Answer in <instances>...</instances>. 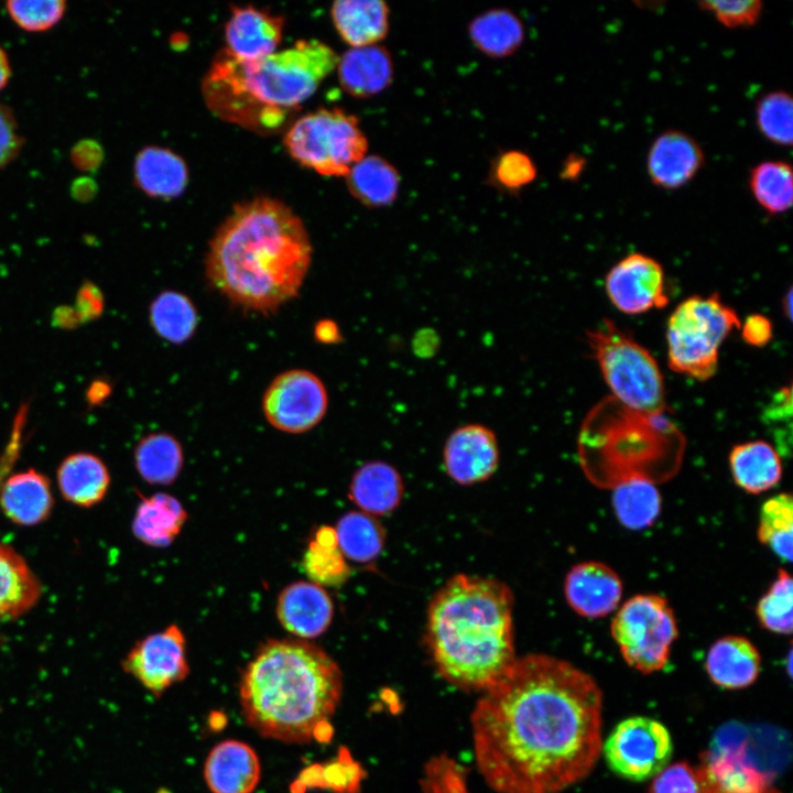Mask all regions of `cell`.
Returning <instances> with one entry per match:
<instances>
[{"label":"cell","mask_w":793,"mask_h":793,"mask_svg":"<svg viewBox=\"0 0 793 793\" xmlns=\"http://www.w3.org/2000/svg\"><path fill=\"white\" fill-rule=\"evenodd\" d=\"M22 419H17L15 422V430L12 433L11 441L9 443L8 448L6 449L1 461H0V475L8 472L12 464L14 463L17 458V453L19 450V444L21 441V432H22Z\"/></svg>","instance_id":"cell-54"},{"label":"cell","mask_w":793,"mask_h":793,"mask_svg":"<svg viewBox=\"0 0 793 793\" xmlns=\"http://www.w3.org/2000/svg\"><path fill=\"white\" fill-rule=\"evenodd\" d=\"M104 309V297L101 292L93 283H85L76 298L74 308H62L61 316L55 319L65 327H72L79 323L96 318Z\"/></svg>","instance_id":"cell-47"},{"label":"cell","mask_w":793,"mask_h":793,"mask_svg":"<svg viewBox=\"0 0 793 793\" xmlns=\"http://www.w3.org/2000/svg\"><path fill=\"white\" fill-rule=\"evenodd\" d=\"M339 56L318 40L256 61L221 52L203 82L208 107L219 117L256 131L279 128L336 68Z\"/></svg>","instance_id":"cell-5"},{"label":"cell","mask_w":793,"mask_h":793,"mask_svg":"<svg viewBox=\"0 0 793 793\" xmlns=\"http://www.w3.org/2000/svg\"><path fill=\"white\" fill-rule=\"evenodd\" d=\"M499 459L496 433L480 423L456 427L443 448V464L447 475L464 486L488 480L496 472Z\"/></svg>","instance_id":"cell-16"},{"label":"cell","mask_w":793,"mask_h":793,"mask_svg":"<svg viewBox=\"0 0 793 793\" xmlns=\"http://www.w3.org/2000/svg\"><path fill=\"white\" fill-rule=\"evenodd\" d=\"M605 289L615 307L629 315L662 308L669 303L662 265L639 252L628 254L609 270Z\"/></svg>","instance_id":"cell-15"},{"label":"cell","mask_w":793,"mask_h":793,"mask_svg":"<svg viewBox=\"0 0 793 793\" xmlns=\"http://www.w3.org/2000/svg\"><path fill=\"white\" fill-rule=\"evenodd\" d=\"M339 550L345 558L369 563L382 551L384 531L370 514L362 511L345 513L335 528Z\"/></svg>","instance_id":"cell-38"},{"label":"cell","mask_w":793,"mask_h":793,"mask_svg":"<svg viewBox=\"0 0 793 793\" xmlns=\"http://www.w3.org/2000/svg\"><path fill=\"white\" fill-rule=\"evenodd\" d=\"M683 444L680 431L665 413L640 412L609 397L584 420L578 452L584 467L597 460L607 463L624 472V481L648 479L642 467L660 458H678Z\"/></svg>","instance_id":"cell-6"},{"label":"cell","mask_w":793,"mask_h":793,"mask_svg":"<svg viewBox=\"0 0 793 793\" xmlns=\"http://www.w3.org/2000/svg\"><path fill=\"white\" fill-rule=\"evenodd\" d=\"M328 409V393L324 382L306 369H290L279 373L262 398L265 420L275 430L302 434L322 422Z\"/></svg>","instance_id":"cell-13"},{"label":"cell","mask_w":793,"mask_h":793,"mask_svg":"<svg viewBox=\"0 0 793 793\" xmlns=\"http://www.w3.org/2000/svg\"><path fill=\"white\" fill-rule=\"evenodd\" d=\"M11 20L28 32H43L56 25L65 14L64 0H11L6 3Z\"/></svg>","instance_id":"cell-42"},{"label":"cell","mask_w":793,"mask_h":793,"mask_svg":"<svg viewBox=\"0 0 793 793\" xmlns=\"http://www.w3.org/2000/svg\"><path fill=\"white\" fill-rule=\"evenodd\" d=\"M619 523L629 530H644L658 520L662 499L651 480L632 478L618 484L611 499Z\"/></svg>","instance_id":"cell-36"},{"label":"cell","mask_w":793,"mask_h":793,"mask_svg":"<svg viewBox=\"0 0 793 793\" xmlns=\"http://www.w3.org/2000/svg\"><path fill=\"white\" fill-rule=\"evenodd\" d=\"M468 34L478 51L493 58H502L521 46L524 28L510 10L491 9L471 20Z\"/></svg>","instance_id":"cell-34"},{"label":"cell","mask_w":793,"mask_h":793,"mask_svg":"<svg viewBox=\"0 0 793 793\" xmlns=\"http://www.w3.org/2000/svg\"><path fill=\"white\" fill-rule=\"evenodd\" d=\"M513 594L495 578L458 574L433 596L425 643L443 678L466 691L484 692L517 659Z\"/></svg>","instance_id":"cell-4"},{"label":"cell","mask_w":793,"mask_h":793,"mask_svg":"<svg viewBox=\"0 0 793 793\" xmlns=\"http://www.w3.org/2000/svg\"><path fill=\"white\" fill-rule=\"evenodd\" d=\"M57 481L66 500L90 507L105 497L110 475L99 457L89 453H76L62 461L57 470Z\"/></svg>","instance_id":"cell-30"},{"label":"cell","mask_w":793,"mask_h":793,"mask_svg":"<svg viewBox=\"0 0 793 793\" xmlns=\"http://www.w3.org/2000/svg\"><path fill=\"white\" fill-rule=\"evenodd\" d=\"M793 499L780 492L762 504L759 513L758 540L782 562L790 563L793 546Z\"/></svg>","instance_id":"cell-39"},{"label":"cell","mask_w":793,"mask_h":793,"mask_svg":"<svg viewBox=\"0 0 793 793\" xmlns=\"http://www.w3.org/2000/svg\"><path fill=\"white\" fill-rule=\"evenodd\" d=\"M793 580L785 569H779L768 590L756 606L759 624L776 634H791L793 627Z\"/></svg>","instance_id":"cell-41"},{"label":"cell","mask_w":793,"mask_h":793,"mask_svg":"<svg viewBox=\"0 0 793 793\" xmlns=\"http://www.w3.org/2000/svg\"><path fill=\"white\" fill-rule=\"evenodd\" d=\"M133 177L144 194L157 198H174L185 191L188 170L185 161L173 151L149 145L135 156Z\"/></svg>","instance_id":"cell-27"},{"label":"cell","mask_w":793,"mask_h":793,"mask_svg":"<svg viewBox=\"0 0 793 793\" xmlns=\"http://www.w3.org/2000/svg\"><path fill=\"white\" fill-rule=\"evenodd\" d=\"M186 647L184 632L172 623L138 641L124 656L122 667L153 696L160 697L187 677Z\"/></svg>","instance_id":"cell-14"},{"label":"cell","mask_w":793,"mask_h":793,"mask_svg":"<svg viewBox=\"0 0 793 793\" xmlns=\"http://www.w3.org/2000/svg\"><path fill=\"white\" fill-rule=\"evenodd\" d=\"M623 585L618 573L598 561L574 565L564 580L568 606L580 617L604 618L618 608Z\"/></svg>","instance_id":"cell-18"},{"label":"cell","mask_w":793,"mask_h":793,"mask_svg":"<svg viewBox=\"0 0 793 793\" xmlns=\"http://www.w3.org/2000/svg\"><path fill=\"white\" fill-rule=\"evenodd\" d=\"M704 162V151L693 135L669 129L651 143L645 169L654 186L675 191L691 183L703 169Z\"/></svg>","instance_id":"cell-17"},{"label":"cell","mask_w":793,"mask_h":793,"mask_svg":"<svg viewBox=\"0 0 793 793\" xmlns=\"http://www.w3.org/2000/svg\"><path fill=\"white\" fill-rule=\"evenodd\" d=\"M749 734L740 723L716 730L696 767L699 793H781L774 784L776 773L752 753Z\"/></svg>","instance_id":"cell-11"},{"label":"cell","mask_w":793,"mask_h":793,"mask_svg":"<svg viewBox=\"0 0 793 793\" xmlns=\"http://www.w3.org/2000/svg\"><path fill=\"white\" fill-rule=\"evenodd\" d=\"M11 77V65L7 52L0 46V90H2Z\"/></svg>","instance_id":"cell-56"},{"label":"cell","mask_w":793,"mask_h":793,"mask_svg":"<svg viewBox=\"0 0 793 793\" xmlns=\"http://www.w3.org/2000/svg\"><path fill=\"white\" fill-rule=\"evenodd\" d=\"M438 345L439 338L437 334L427 328L416 333L413 339V350L422 358L433 356L437 351Z\"/></svg>","instance_id":"cell-53"},{"label":"cell","mask_w":793,"mask_h":793,"mask_svg":"<svg viewBox=\"0 0 793 793\" xmlns=\"http://www.w3.org/2000/svg\"><path fill=\"white\" fill-rule=\"evenodd\" d=\"M316 341L324 345H335L343 341V334L338 324L330 318L319 319L314 326Z\"/></svg>","instance_id":"cell-52"},{"label":"cell","mask_w":793,"mask_h":793,"mask_svg":"<svg viewBox=\"0 0 793 793\" xmlns=\"http://www.w3.org/2000/svg\"><path fill=\"white\" fill-rule=\"evenodd\" d=\"M389 8L381 0H340L330 8L334 26L351 47L377 45L389 31Z\"/></svg>","instance_id":"cell-25"},{"label":"cell","mask_w":793,"mask_h":793,"mask_svg":"<svg viewBox=\"0 0 793 793\" xmlns=\"http://www.w3.org/2000/svg\"><path fill=\"white\" fill-rule=\"evenodd\" d=\"M749 189L756 202L767 213L779 215L787 211L793 203V173L783 160H767L749 172Z\"/></svg>","instance_id":"cell-37"},{"label":"cell","mask_w":793,"mask_h":793,"mask_svg":"<svg viewBox=\"0 0 793 793\" xmlns=\"http://www.w3.org/2000/svg\"><path fill=\"white\" fill-rule=\"evenodd\" d=\"M186 520L187 511L174 496L164 492L140 496L132 532L145 545L166 547L178 536Z\"/></svg>","instance_id":"cell-29"},{"label":"cell","mask_w":793,"mask_h":793,"mask_svg":"<svg viewBox=\"0 0 793 793\" xmlns=\"http://www.w3.org/2000/svg\"><path fill=\"white\" fill-rule=\"evenodd\" d=\"M313 247L301 218L284 203L256 197L233 207L213 236L205 272L233 305L273 314L298 295Z\"/></svg>","instance_id":"cell-2"},{"label":"cell","mask_w":793,"mask_h":793,"mask_svg":"<svg viewBox=\"0 0 793 793\" xmlns=\"http://www.w3.org/2000/svg\"><path fill=\"white\" fill-rule=\"evenodd\" d=\"M649 793H699L696 767L688 762L665 767L654 775Z\"/></svg>","instance_id":"cell-46"},{"label":"cell","mask_w":793,"mask_h":793,"mask_svg":"<svg viewBox=\"0 0 793 793\" xmlns=\"http://www.w3.org/2000/svg\"><path fill=\"white\" fill-rule=\"evenodd\" d=\"M203 774L211 793H252L261 779V763L250 745L227 739L209 750Z\"/></svg>","instance_id":"cell-21"},{"label":"cell","mask_w":793,"mask_h":793,"mask_svg":"<svg viewBox=\"0 0 793 793\" xmlns=\"http://www.w3.org/2000/svg\"><path fill=\"white\" fill-rule=\"evenodd\" d=\"M601 751L616 774L631 781H643L666 767L673 745L663 724L650 717L636 716L613 728Z\"/></svg>","instance_id":"cell-12"},{"label":"cell","mask_w":793,"mask_h":793,"mask_svg":"<svg viewBox=\"0 0 793 793\" xmlns=\"http://www.w3.org/2000/svg\"><path fill=\"white\" fill-rule=\"evenodd\" d=\"M290 155L324 176H346L361 160L368 141L356 116L339 108H321L300 117L284 135Z\"/></svg>","instance_id":"cell-9"},{"label":"cell","mask_w":793,"mask_h":793,"mask_svg":"<svg viewBox=\"0 0 793 793\" xmlns=\"http://www.w3.org/2000/svg\"><path fill=\"white\" fill-rule=\"evenodd\" d=\"M610 632L626 663L642 674L664 669L678 638L674 610L658 594L626 600L615 613Z\"/></svg>","instance_id":"cell-10"},{"label":"cell","mask_w":793,"mask_h":793,"mask_svg":"<svg viewBox=\"0 0 793 793\" xmlns=\"http://www.w3.org/2000/svg\"><path fill=\"white\" fill-rule=\"evenodd\" d=\"M792 414V389L791 385L783 387L773 397L765 409V422L773 425H791Z\"/></svg>","instance_id":"cell-51"},{"label":"cell","mask_w":793,"mask_h":793,"mask_svg":"<svg viewBox=\"0 0 793 793\" xmlns=\"http://www.w3.org/2000/svg\"><path fill=\"white\" fill-rule=\"evenodd\" d=\"M350 194L362 205L379 208L391 205L399 193L398 170L380 155H365L345 176Z\"/></svg>","instance_id":"cell-31"},{"label":"cell","mask_w":793,"mask_h":793,"mask_svg":"<svg viewBox=\"0 0 793 793\" xmlns=\"http://www.w3.org/2000/svg\"><path fill=\"white\" fill-rule=\"evenodd\" d=\"M782 309L784 313V316L789 319H791L792 316V290L789 289L786 294H784V297L782 300Z\"/></svg>","instance_id":"cell-58"},{"label":"cell","mask_w":793,"mask_h":793,"mask_svg":"<svg viewBox=\"0 0 793 793\" xmlns=\"http://www.w3.org/2000/svg\"><path fill=\"white\" fill-rule=\"evenodd\" d=\"M341 693L336 661L318 645L296 638L263 642L239 683L246 723L264 738L296 745L326 735Z\"/></svg>","instance_id":"cell-3"},{"label":"cell","mask_w":793,"mask_h":793,"mask_svg":"<svg viewBox=\"0 0 793 793\" xmlns=\"http://www.w3.org/2000/svg\"><path fill=\"white\" fill-rule=\"evenodd\" d=\"M110 393V387L106 381H95L88 390V401L91 403H99L106 399Z\"/></svg>","instance_id":"cell-55"},{"label":"cell","mask_w":793,"mask_h":793,"mask_svg":"<svg viewBox=\"0 0 793 793\" xmlns=\"http://www.w3.org/2000/svg\"><path fill=\"white\" fill-rule=\"evenodd\" d=\"M586 337L615 400L640 412L665 413L663 374L645 347L607 318Z\"/></svg>","instance_id":"cell-7"},{"label":"cell","mask_w":793,"mask_h":793,"mask_svg":"<svg viewBox=\"0 0 793 793\" xmlns=\"http://www.w3.org/2000/svg\"><path fill=\"white\" fill-rule=\"evenodd\" d=\"M24 140L11 108L0 102V169L14 161Z\"/></svg>","instance_id":"cell-48"},{"label":"cell","mask_w":793,"mask_h":793,"mask_svg":"<svg viewBox=\"0 0 793 793\" xmlns=\"http://www.w3.org/2000/svg\"><path fill=\"white\" fill-rule=\"evenodd\" d=\"M741 321L717 293L682 301L666 324L669 367L698 381L717 371L719 348Z\"/></svg>","instance_id":"cell-8"},{"label":"cell","mask_w":793,"mask_h":793,"mask_svg":"<svg viewBox=\"0 0 793 793\" xmlns=\"http://www.w3.org/2000/svg\"><path fill=\"white\" fill-rule=\"evenodd\" d=\"M584 166V160L582 157L569 159L564 167V176L575 177L580 174Z\"/></svg>","instance_id":"cell-57"},{"label":"cell","mask_w":793,"mask_h":793,"mask_svg":"<svg viewBox=\"0 0 793 793\" xmlns=\"http://www.w3.org/2000/svg\"><path fill=\"white\" fill-rule=\"evenodd\" d=\"M442 765L445 782L447 784L446 759H442ZM456 770L457 765L450 762L448 769L449 783L447 785H444L436 765L434 764V762H432L428 769L427 780L424 784V793H466L465 785L461 783L460 778L458 776L459 773H457Z\"/></svg>","instance_id":"cell-49"},{"label":"cell","mask_w":793,"mask_h":793,"mask_svg":"<svg viewBox=\"0 0 793 793\" xmlns=\"http://www.w3.org/2000/svg\"><path fill=\"white\" fill-rule=\"evenodd\" d=\"M139 475L151 485H171L184 466L181 443L170 433L155 432L142 437L134 448Z\"/></svg>","instance_id":"cell-33"},{"label":"cell","mask_w":793,"mask_h":793,"mask_svg":"<svg viewBox=\"0 0 793 793\" xmlns=\"http://www.w3.org/2000/svg\"><path fill=\"white\" fill-rule=\"evenodd\" d=\"M729 467L735 484L751 495H759L775 487L783 471L779 452L762 439L732 446Z\"/></svg>","instance_id":"cell-28"},{"label":"cell","mask_w":793,"mask_h":793,"mask_svg":"<svg viewBox=\"0 0 793 793\" xmlns=\"http://www.w3.org/2000/svg\"><path fill=\"white\" fill-rule=\"evenodd\" d=\"M759 132L770 142L791 146L793 142V100L782 89L771 90L761 96L754 108Z\"/></svg>","instance_id":"cell-40"},{"label":"cell","mask_w":793,"mask_h":793,"mask_svg":"<svg viewBox=\"0 0 793 793\" xmlns=\"http://www.w3.org/2000/svg\"><path fill=\"white\" fill-rule=\"evenodd\" d=\"M705 669L715 685L726 689H741L758 678L761 655L748 638L729 634L710 645Z\"/></svg>","instance_id":"cell-22"},{"label":"cell","mask_w":793,"mask_h":793,"mask_svg":"<svg viewBox=\"0 0 793 793\" xmlns=\"http://www.w3.org/2000/svg\"><path fill=\"white\" fill-rule=\"evenodd\" d=\"M742 339L750 346H765L773 336L771 321L762 314H751L740 325Z\"/></svg>","instance_id":"cell-50"},{"label":"cell","mask_w":793,"mask_h":793,"mask_svg":"<svg viewBox=\"0 0 793 793\" xmlns=\"http://www.w3.org/2000/svg\"><path fill=\"white\" fill-rule=\"evenodd\" d=\"M471 715L477 768L498 793H561L594 770L602 749V692L552 655L517 658Z\"/></svg>","instance_id":"cell-1"},{"label":"cell","mask_w":793,"mask_h":793,"mask_svg":"<svg viewBox=\"0 0 793 793\" xmlns=\"http://www.w3.org/2000/svg\"><path fill=\"white\" fill-rule=\"evenodd\" d=\"M283 28L280 15L251 6L235 7L225 25V51L240 61L260 59L275 52Z\"/></svg>","instance_id":"cell-20"},{"label":"cell","mask_w":793,"mask_h":793,"mask_svg":"<svg viewBox=\"0 0 793 793\" xmlns=\"http://www.w3.org/2000/svg\"><path fill=\"white\" fill-rule=\"evenodd\" d=\"M41 586L25 561L0 544V619L19 617L37 601Z\"/></svg>","instance_id":"cell-32"},{"label":"cell","mask_w":793,"mask_h":793,"mask_svg":"<svg viewBox=\"0 0 793 793\" xmlns=\"http://www.w3.org/2000/svg\"><path fill=\"white\" fill-rule=\"evenodd\" d=\"M275 613L289 633L308 641L321 637L332 624L334 602L323 586L311 580H297L280 591Z\"/></svg>","instance_id":"cell-19"},{"label":"cell","mask_w":793,"mask_h":793,"mask_svg":"<svg viewBox=\"0 0 793 793\" xmlns=\"http://www.w3.org/2000/svg\"><path fill=\"white\" fill-rule=\"evenodd\" d=\"M336 69L341 88L357 98L383 91L394 73L391 54L378 44L349 48L338 58Z\"/></svg>","instance_id":"cell-23"},{"label":"cell","mask_w":793,"mask_h":793,"mask_svg":"<svg viewBox=\"0 0 793 793\" xmlns=\"http://www.w3.org/2000/svg\"><path fill=\"white\" fill-rule=\"evenodd\" d=\"M0 506L13 522L33 525L45 520L53 507L50 482L34 469L12 475L0 488Z\"/></svg>","instance_id":"cell-26"},{"label":"cell","mask_w":793,"mask_h":793,"mask_svg":"<svg viewBox=\"0 0 793 793\" xmlns=\"http://www.w3.org/2000/svg\"><path fill=\"white\" fill-rule=\"evenodd\" d=\"M7 474H8V472H4V474L0 475V488H1V485H2V482H3V480H4V477H6Z\"/></svg>","instance_id":"cell-59"},{"label":"cell","mask_w":793,"mask_h":793,"mask_svg":"<svg viewBox=\"0 0 793 793\" xmlns=\"http://www.w3.org/2000/svg\"><path fill=\"white\" fill-rule=\"evenodd\" d=\"M303 567L311 582L321 586H333L344 582L349 573L339 546H323L309 540Z\"/></svg>","instance_id":"cell-43"},{"label":"cell","mask_w":793,"mask_h":793,"mask_svg":"<svg viewBox=\"0 0 793 793\" xmlns=\"http://www.w3.org/2000/svg\"><path fill=\"white\" fill-rule=\"evenodd\" d=\"M535 176L536 166L533 160L522 151H506L493 161V181L504 189L519 191L529 185Z\"/></svg>","instance_id":"cell-44"},{"label":"cell","mask_w":793,"mask_h":793,"mask_svg":"<svg viewBox=\"0 0 793 793\" xmlns=\"http://www.w3.org/2000/svg\"><path fill=\"white\" fill-rule=\"evenodd\" d=\"M698 7L729 29L754 25L763 11V3L760 0L700 1Z\"/></svg>","instance_id":"cell-45"},{"label":"cell","mask_w":793,"mask_h":793,"mask_svg":"<svg viewBox=\"0 0 793 793\" xmlns=\"http://www.w3.org/2000/svg\"><path fill=\"white\" fill-rule=\"evenodd\" d=\"M403 481L399 471L382 460H371L360 466L354 474L349 499L370 515H383L392 512L401 502Z\"/></svg>","instance_id":"cell-24"},{"label":"cell","mask_w":793,"mask_h":793,"mask_svg":"<svg viewBox=\"0 0 793 793\" xmlns=\"http://www.w3.org/2000/svg\"><path fill=\"white\" fill-rule=\"evenodd\" d=\"M149 319L157 336L170 344L181 345L195 334L199 317L196 306L186 294L165 290L151 302Z\"/></svg>","instance_id":"cell-35"}]
</instances>
